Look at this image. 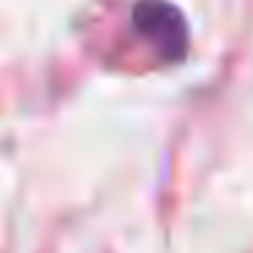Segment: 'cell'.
Returning a JSON list of instances; mask_svg holds the SVG:
<instances>
[{
    "instance_id": "obj_1",
    "label": "cell",
    "mask_w": 253,
    "mask_h": 253,
    "mask_svg": "<svg viewBox=\"0 0 253 253\" xmlns=\"http://www.w3.org/2000/svg\"><path fill=\"white\" fill-rule=\"evenodd\" d=\"M136 28L166 55H180L185 46V25L166 3H142L136 8Z\"/></svg>"
}]
</instances>
